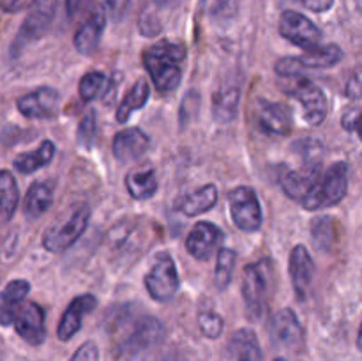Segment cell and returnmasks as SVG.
Wrapping results in <instances>:
<instances>
[{"instance_id": "cell-1", "label": "cell", "mask_w": 362, "mask_h": 361, "mask_svg": "<svg viewBox=\"0 0 362 361\" xmlns=\"http://www.w3.org/2000/svg\"><path fill=\"white\" fill-rule=\"evenodd\" d=\"M186 48L173 41H158L144 52V66L151 74L159 92H172L179 87L182 78V62Z\"/></svg>"}, {"instance_id": "cell-2", "label": "cell", "mask_w": 362, "mask_h": 361, "mask_svg": "<svg viewBox=\"0 0 362 361\" xmlns=\"http://www.w3.org/2000/svg\"><path fill=\"white\" fill-rule=\"evenodd\" d=\"M274 289V268L269 258L247 264L243 271V297L250 319L260 321L265 315Z\"/></svg>"}, {"instance_id": "cell-3", "label": "cell", "mask_w": 362, "mask_h": 361, "mask_svg": "<svg viewBox=\"0 0 362 361\" xmlns=\"http://www.w3.org/2000/svg\"><path fill=\"white\" fill-rule=\"evenodd\" d=\"M349 165L345 161L329 166L310 193L303 198V207L306 211H318L339 204L349 191Z\"/></svg>"}, {"instance_id": "cell-4", "label": "cell", "mask_w": 362, "mask_h": 361, "mask_svg": "<svg viewBox=\"0 0 362 361\" xmlns=\"http://www.w3.org/2000/svg\"><path fill=\"white\" fill-rule=\"evenodd\" d=\"M165 338V326L161 321L151 315H141L134 319L133 326L124 331L120 338V349L126 356L136 357L154 350Z\"/></svg>"}, {"instance_id": "cell-5", "label": "cell", "mask_w": 362, "mask_h": 361, "mask_svg": "<svg viewBox=\"0 0 362 361\" xmlns=\"http://www.w3.org/2000/svg\"><path fill=\"white\" fill-rule=\"evenodd\" d=\"M145 287L152 299L159 301V303H166L175 297V294L179 292L180 280L172 255L166 251L156 253L151 269L145 276Z\"/></svg>"}, {"instance_id": "cell-6", "label": "cell", "mask_w": 362, "mask_h": 361, "mask_svg": "<svg viewBox=\"0 0 362 361\" xmlns=\"http://www.w3.org/2000/svg\"><path fill=\"white\" fill-rule=\"evenodd\" d=\"M88 222H90V209L87 205H80L60 225H53L46 230L42 236V246L52 253L67 250L87 230Z\"/></svg>"}, {"instance_id": "cell-7", "label": "cell", "mask_w": 362, "mask_h": 361, "mask_svg": "<svg viewBox=\"0 0 362 361\" xmlns=\"http://www.w3.org/2000/svg\"><path fill=\"white\" fill-rule=\"evenodd\" d=\"M57 9H59V0H37V4L32 6L30 13L27 14V18L21 23L11 52L18 55L25 46L41 39L48 32L49 25H52L53 18L57 14Z\"/></svg>"}, {"instance_id": "cell-8", "label": "cell", "mask_w": 362, "mask_h": 361, "mask_svg": "<svg viewBox=\"0 0 362 361\" xmlns=\"http://www.w3.org/2000/svg\"><path fill=\"white\" fill-rule=\"evenodd\" d=\"M230 214L237 229L244 232H257L264 222L262 205L258 202L257 191L250 186H237L228 195Z\"/></svg>"}, {"instance_id": "cell-9", "label": "cell", "mask_w": 362, "mask_h": 361, "mask_svg": "<svg viewBox=\"0 0 362 361\" xmlns=\"http://www.w3.org/2000/svg\"><path fill=\"white\" fill-rule=\"evenodd\" d=\"M285 91L286 94H290L303 105V117L308 124L318 126L324 122L327 117V98L317 84L299 76L292 81V87L285 88Z\"/></svg>"}, {"instance_id": "cell-10", "label": "cell", "mask_w": 362, "mask_h": 361, "mask_svg": "<svg viewBox=\"0 0 362 361\" xmlns=\"http://www.w3.org/2000/svg\"><path fill=\"white\" fill-rule=\"evenodd\" d=\"M279 34L296 46L304 50H313L320 46L322 32L310 18L297 11H283L279 18Z\"/></svg>"}, {"instance_id": "cell-11", "label": "cell", "mask_w": 362, "mask_h": 361, "mask_svg": "<svg viewBox=\"0 0 362 361\" xmlns=\"http://www.w3.org/2000/svg\"><path fill=\"white\" fill-rule=\"evenodd\" d=\"M269 335L274 345L290 350L303 345L304 340L303 326L292 308H283L272 315L269 321Z\"/></svg>"}, {"instance_id": "cell-12", "label": "cell", "mask_w": 362, "mask_h": 361, "mask_svg": "<svg viewBox=\"0 0 362 361\" xmlns=\"http://www.w3.org/2000/svg\"><path fill=\"white\" fill-rule=\"evenodd\" d=\"M225 234L211 222H198L186 237V250L198 260H207L216 251L221 250Z\"/></svg>"}, {"instance_id": "cell-13", "label": "cell", "mask_w": 362, "mask_h": 361, "mask_svg": "<svg viewBox=\"0 0 362 361\" xmlns=\"http://www.w3.org/2000/svg\"><path fill=\"white\" fill-rule=\"evenodd\" d=\"M14 329L30 345H41L46 340L45 310L34 301H25L14 319Z\"/></svg>"}, {"instance_id": "cell-14", "label": "cell", "mask_w": 362, "mask_h": 361, "mask_svg": "<svg viewBox=\"0 0 362 361\" xmlns=\"http://www.w3.org/2000/svg\"><path fill=\"white\" fill-rule=\"evenodd\" d=\"M288 271L297 299L304 301L310 296V290L315 278V262L304 244H297V246L290 251Z\"/></svg>"}, {"instance_id": "cell-15", "label": "cell", "mask_w": 362, "mask_h": 361, "mask_svg": "<svg viewBox=\"0 0 362 361\" xmlns=\"http://www.w3.org/2000/svg\"><path fill=\"white\" fill-rule=\"evenodd\" d=\"M59 106V92L52 87H39L16 101L18 112L27 119H48Z\"/></svg>"}, {"instance_id": "cell-16", "label": "cell", "mask_w": 362, "mask_h": 361, "mask_svg": "<svg viewBox=\"0 0 362 361\" xmlns=\"http://www.w3.org/2000/svg\"><path fill=\"white\" fill-rule=\"evenodd\" d=\"M151 147V138L140 127H126L113 138L112 151L119 163H131L141 158Z\"/></svg>"}, {"instance_id": "cell-17", "label": "cell", "mask_w": 362, "mask_h": 361, "mask_svg": "<svg viewBox=\"0 0 362 361\" xmlns=\"http://www.w3.org/2000/svg\"><path fill=\"white\" fill-rule=\"evenodd\" d=\"M257 117L262 130L269 134H276V137H285L293 127L292 112H290L288 106L281 105V103L260 99L258 101Z\"/></svg>"}, {"instance_id": "cell-18", "label": "cell", "mask_w": 362, "mask_h": 361, "mask_svg": "<svg viewBox=\"0 0 362 361\" xmlns=\"http://www.w3.org/2000/svg\"><path fill=\"white\" fill-rule=\"evenodd\" d=\"M95 304H98V299L92 294H81V296L74 297L69 303V306L66 308V311H64L62 319H60L59 328H57V336L62 342L73 338L80 331L83 317L94 310Z\"/></svg>"}, {"instance_id": "cell-19", "label": "cell", "mask_w": 362, "mask_h": 361, "mask_svg": "<svg viewBox=\"0 0 362 361\" xmlns=\"http://www.w3.org/2000/svg\"><path fill=\"white\" fill-rule=\"evenodd\" d=\"M106 27V13L101 6L94 7L87 20L80 25V28L74 34V48L81 55H90L99 46L101 35Z\"/></svg>"}, {"instance_id": "cell-20", "label": "cell", "mask_w": 362, "mask_h": 361, "mask_svg": "<svg viewBox=\"0 0 362 361\" xmlns=\"http://www.w3.org/2000/svg\"><path fill=\"white\" fill-rule=\"evenodd\" d=\"M320 176V165H304L303 170H286L281 177V188L286 197L303 202V198L310 193Z\"/></svg>"}, {"instance_id": "cell-21", "label": "cell", "mask_w": 362, "mask_h": 361, "mask_svg": "<svg viewBox=\"0 0 362 361\" xmlns=\"http://www.w3.org/2000/svg\"><path fill=\"white\" fill-rule=\"evenodd\" d=\"M30 292L27 280H13L0 290V326H13L18 310Z\"/></svg>"}, {"instance_id": "cell-22", "label": "cell", "mask_w": 362, "mask_h": 361, "mask_svg": "<svg viewBox=\"0 0 362 361\" xmlns=\"http://www.w3.org/2000/svg\"><path fill=\"white\" fill-rule=\"evenodd\" d=\"M218 204V188L214 184H205L191 193L184 195L175 202V209L186 216H198L207 212Z\"/></svg>"}, {"instance_id": "cell-23", "label": "cell", "mask_w": 362, "mask_h": 361, "mask_svg": "<svg viewBox=\"0 0 362 361\" xmlns=\"http://www.w3.org/2000/svg\"><path fill=\"white\" fill-rule=\"evenodd\" d=\"M53 204V183L37 180L30 184L23 200V214L27 219H39Z\"/></svg>"}, {"instance_id": "cell-24", "label": "cell", "mask_w": 362, "mask_h": 361, "mask_svg": "<svg viewBox=\"0 0 362 361\" xmlns=\"http://www.w3.org/2000/svg\"><path fill=\"white\" fill-rule=\"evenodd\" d=\"M228 357L232 361H262V347L257 333L247 328L233 333L228 342Z\"/></svg>"}, {"instance_id": "cell-25", "label": "cell", "mask_w": 362, "mask_h": 361, "mask_svg": "<svg viewBox=\"0 0 362 361\" xmlns=\"http://www.w3.org/2000/svg\"><path fill=\"white\" fill-rule=\"evenodd\" d=\"M240 105V88L237 85H223L214 94L212 117L216 122L228 124L237 117Z\"/></svg>"}, {"instance_id": "cell-26", "label": "cell", "mask_w": 362, "mask_h": 361, "mask_svg": "<svg viewBox=\"0 0 362 361\" xmlns=\"http://www.w3.org/2000/svg\"><path fill=\"white\" fill-rule=\"evenodd\" d=\"M126 188L134 200H147L158 191V176L152 166L133 168L126 176Z\"/></svg>"}, {"instance_id": "cell-27", "label": "cell", "mask_w": 362, "mask_h": 361, "mask_svg": "<svg viewBox=\"0 0 362 361\" xmlns=\"http://www.w3.org/2000/svg\"><path fill=\"white\" fill-rule=\"evenodd\" d=\"M20 202L18 183L9 170H0V225L13 219Z\"/></svg>"}, {"instance_id": "cell-28", "label": "cell", "mask_w": 362, "mask_h": 361, "mask_svg": "<svg viewBox=\"0 0 362 361\" xmlns=\"http://www.w3.org/2000/svg\"><path fill=\"white\" fill-rule=\"evenodd\" d=\"M55 156V144L52 140L41 142L35 151L32 152H23V154L16 156L13 161V166L21 173H34L37 172L42 166L49 165Z\"/></svg>"}, {"instance_id": "cell-29", "label": "cell", "mask_w": 362, "mask_h": 361, "mask_svg": "<svg viewBox=\"0 0 362 361\" xmlns=\"http://www.w3.org/2000/svg\"><path fill=\"white\" fill-rule=\"evenodd\" d=\"M304 69H327L341 62L343 52L338 45L317 46L313 50H308L303 57H299Z\"/></svg>"}, {"instance_id": "cell-30", "label": "cell", "mask_w": 362, "mask_h": 361, "mask_svg": "<svg viewBox=\"0 0 362 361\" xmlns=\"http://www.w3.org/2000/svg\"><path fill=\"white\" fill-rule=\"evenodd\" d=\"M148 96H151V87H148L147 81L140 78V80L129 88V92L124 96L122 103H120L119 108H117V120L126 124L136 110L144 108L145 103L148 101Z\"/></svg>"}, {"instance_id": "cell-31", "label": "cell", "mask_w": 362, "mask_h": 361, "mask_svg": "<svg viewBox=\"0 0 362 361\" xmlns=\"http://www.w3.org/2000/svg\"><path fill=\"white\" fill-rule=\"evenodd\" d=\"M311 237L318 251H331L336 243V222L331 216H318L311 222Z\"/></svg>"}, {"instance_id": "cell-32", "label": "cell", "mask_w": 362, "mask_h": 361, "mask_svg": "<svg viewBox=\"0 0 362 361\" xmlns=\"http://www.w3.org/2000/svg\"><path fill=\"white\" fill-rule=\"evenodd\" d=\"M237 251L232 248H221L218 251L216 258V271H214V283L219 290H225L232 282L233 271H235Z\"/></svg>"}, {"instance_id": "cell-33", "label": "cell", "mask_w": 362, "mask_h": 361, "mask_svg": "<svg viewBox=\"0 0 362 361\" xmlns=\"http://www.w3.org/2000/svg\"><path fill=\"white\" fill-rule=\"evenodd\" d=\"M202 13L211 20L226 21L237 16L239 11V0H202Z\"/></svg>"}, {"instance_id": "cell-34", "label": "cell", "mask_w": 362, "mask_h": 361, "mask_svg": "<svg viewBox=\"0 0 362 361\" xmlns=\"http://www.w3.org/2000/svg\"><path fill=\"white\" fill-rule=\"evenodd\" d=\"M106 85H108V81H106L105 74L99 73V71H88V73L83 74V78L80 80L78 92H80V98L83 99L85 103H90L101 96V92L105 91Z\"/></svg>"}, {"instance_id": "cell-35", "label": "cell", "mask_w": 362, "mask_h": 361, "mask_svg": "<svg viewBox=\"0 0 362 361\" xmlns=\"http://www.w3.org/2000/svg\"><path fill=\"white\" fill-rule=\"evenodd\" d=\"M292 149L304 159L308 166L320 165L322 154H324V145L315 137H304L300 140L293 142Z\"/></svg>"}, {"instance_id": "cell-36", "label": "cell", "mask_w": 362, "mask_h": 361, "mask_svg": "<svg viewBox=\"0 0 362 361\" xmlns=\"http://www.w3.org/2000/svg\"><path fill=\"white\" fill-rule=\"evenodd\" d=\"M198 328L204 333L207 338H219L225 328V322H223L221 315H218L212 310H204L198 314Z\"/></svg>"}, {"instance_id": "cell-37", "label": "cell", "mask_w": 362, "mask_h": 361, "mask_svg": "<svg viewBox=\"0 0 362 361\" xmlns=\"http://www.w3.org/2000/svg\"><path fill=\"white\" fill-rule=\"evenodd\" d=\"M274 71L281 78H299L306 69L299 57H281L279 60H276Z\"/></svg>"}, {"instance_id": "cell-38", "label": "cell", "mask_w": 362, "mask_h": 361, "mask_svg": "<svg viewBox=\"0 0 362 361\" xmlns=\"http://www.w3.org/2000/svg\"><path fill=\"white\" fill-rule=\"evenodd\" d=\"M95 137V112L94 108H88L87 113L81 119L80 126H78V142H80L83 147H90L92 142Z\"/></svg>"}, {"instance_id": "cell-39", "label": "cell", "mask_w": 362, "mask_h": 361, "mask_svg": "<svg viewBox=\"0 0 362 361\" xmlns=\"http://www.w3.org/2000/svg\"><path fill=\"white\" fill-rule=\"evenodd\" d=\"M345 94L349 99H361L362 98V67L356 69L352 76L349 78L345 87Z\"/></svg>"}, {"instance_id": "cell-40", "label": "cell", "mask_w": 362, "mask_h": 361, "mask_svg": "<svg viewBox=\"0 0 362 361\" xmlns=\"http://www.w3.org/2000/svg\"><path fill=\"white\" fill-rule=\"evenodd\" d=\"M71 361H99V349L94 342H85L78 347Z\"/></svg>"}, {"instance_id": "cell-41", "label": "cell", "mask_w": 362, "mask_h": 361, "mask_svg": "<svg viewBox=\"0 0 362 361\" xmlns=\"http://www.w3.org/2000/svg\"><path fill=\"white\" fill-rule=\"evenodd\" d=\"M343 127L346 131H356L362 140V113L357 112V110H349L343 115Z\"/></svg>"}, {"instance_id": "cell-42", "label": "cell", "mask_w": 362, "mask_h": 361, "mask_svg": "<svg viewBox=\"0 0 362 361\" xmlns=\"http://www.w3.org/2000/svg\"><path fill=\"white\" fill-rule=\"evenodd\" d=\"M105 6L108 9L110 16L115 21L122 20V16L126 14L127 6H129V0H105Z\"/></svg>"}, {"instance_id": "cell-43", "label": "cell", "mask_w": 362, "mask_h": 361, "mask_svg": "<svg viewBox=\"0 0 362 361\" xmlns=\"http://www.w3.org/2000/svg\"><path fill=\"white\" fill-rule=\"evenodd\" d=\"M37 0H0V6L6 13H20V11L32 7Z\"/></svg>"}, {"instance_id": "cell-44", "label": "cell", "mask_w": 362, "mask_h": 361, "mask_svg": "<svg viewBox=\"0 0 362 361\" xmlns=\"http://www.w3.org/2000/svg\"><path fill=\"white\" fill-rule=\"evenodd\" d=\"M299 4L306 9L313 11V13H325V11L331 9L334 0H299Z\"/></svg>"}, {"instance_id": "cell-45", "label": "cell", "mask_w": 362, "mask_h": 361, "mask_svg": "<svg viewBox=\"0 0 362 361\" xmlns=\"http://www.w3.org/2000/svg\"><path fill=\"white\" fill-rule=\"evenodd\" d=\"M90 0H66V11L69 18H76L81 11L87 7V4Z\"/></svg>"}, {"instance_id": "cell-46", "label": "cell", "mask_w": 362, "mask_h": 361, "mask_svg": "<svg viewBox=\"0 0 362 361\" xmlns=\"http://www.w3.org/2000/svg\"><path fill=\"white\" fill-rule=\"evenodd\" d=\"M184 0H145L144 7H156V9H165V7L179 6Z\"/></svg>"}, {"instance_id": "cell-47", "label": "cell", "mask_w": 362, "mask_h": 361, "mask_svg": "<svg viewBox=\"0 0 362 361\" xmlns=\"http://www.w3.org/2000/svg\"><path fill=\"white\" fill-rule=\"evenodd\" d=\"M357 347H359V350H362V324L359 328V335H357Z\"/></svg>"}, {"instance_id": "cell-48", "label": "cell", "mask_w": 362, "mask_h": 361, "mask_svg": "<svg viewBox=\"0 0 362 361\" xmlns=\"http://www.w3.org/2000/svg\"><path fill=\"white\" fill-rule=\"evenodd\" d=\"M352 2H354V7H356L359 13H362V0H352Z\"/></svg>"}, {"instance_id": "cell-49", "label": "cell", "mask_w": 362, "mask_h": 361, "mask_svg": "<svg viewBox=\"0 0 362 361\" xmlns=\"http://www.w3.org/2000/svg\"><path fill=\"white\" fill-rule=\"evenodd\" d=\"M274 361H285V360H283V357H276Z\"/></svg>"}, {"instance_id": "cell-50", "label": "cell", "mask_w": 362, "mask_h": 361, "mask_svg": "<svg viewBox=\"0 0 362 361\" xmlns=\"http://www.w3.org/2000/svg\"><path fill=\"white\" fill-rule=\"evenodd\" d=\"M144 2H145V0H144Z\"/></svg>"}]
</instances>
